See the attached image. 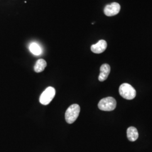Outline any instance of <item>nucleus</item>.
Listing matches in <instances>:
<instances>
[{
	"mask_svg": "<svg viewBox=\"0 0 152 152\" xmlns=\"http://www.w3.org/2000/svg\"><path fill=\"white\" fill-rule=\"evenodd\" d=\"M55 95V90L53 87H48L40 96L39 102L41 104L46 105H48Z\"/></svg>",
	"mask_w": 152,
	"mask_h": 152,
	"instance_id": "nucleus-4",
	"label": "nucleus"
},
{
	"mask_svg": "<svg viewBox=\"0 0 152 152\" xmlns=\"http://www.w3.org/2000/svg\"><path fill=\"white\" fill-rule=\"evenodd\" d=\"M117 106V102L112 97L103 98L98 103V108L103 111H112L114 110Z\"/></svg>",
	"mask_w": 152,
	"mask_h": 152,
	"instance_id": "nucleus-3",
	"label": "nucleus"
},
{
	"mask_svg": "<svg viewBox=\"0 0 152 152\" xmlns=\"http://www.w3.org/2000/svg\"><path fill=\"white\" fill-rule=\"evenodd\" d=\"M120 95L127 100H132L135 98L136 90L131 85L125 83L122 84L119 88Z\"/></svg>",
	"mask_w": 152,
	"mask_h": 152,
	"instance_id": "nucleus-2",
	"label": "nucleus"
},
{
	"mask_svg": "<svg viewBox=\"0 0 152 152\" xmlns=\"http://www.w3.org/2000/svg\"><path fill=\"white\" fill-rule=\"evenodd\" d=\"M29 49L33 54L35 55H39L42 53L41 48L37 43H35V42L31 43L29 45Z\"/></svg>",
	"mask_w": 152,
	"mask_h": 152,
	"instance_id": "nucleus-10",
	"label": "nucleus"
},
{
	"mask_svg": "<svg viewBox=\"0 0 152 152\" xmlns=\"http://www.w3.org/2000/svg\"><path fill=\"white\" fill-rule=\"evenodd\" d=\"M80 113V107L78 104H74L67 109L65 113V121L69 124L76 121Z\"/></svg>",
	"mask_w": 152,
	"mask_h": 152,
	"instance_id": "nucleus-1",
	"label": "nucleus"
},
{
	"mask_svg": "<svg viewBox=\"0 0 152 152\" xmlns=\"http://www.w3.org/2000/svg\"><path fill=\"white\" fill-rule=\"evenodd\" d=\"M121 10V6L118 3L113 2L107 5L104 9V12L105 15L113 16L118 14Z\"/></svg>",
	"mask_w": 152,
	"mask_h": 152,
	"instance_id": "nucleus-5",
	"label": "nucleus"
},
{
	"mask_svg": "<svg viewBox=\"0 0 152 152\" xmlns=\"http://www.w3.org/2000/svg\"><path fill=\"white\" fill-rule=\"evenodd\" d=\"M100 71V73L99 76V80L100 82L104 81L108 77L110 72V66L108 64H104L101 66Z\"/></svg>",
	"mask_w": 152,
	"mask_h": 152,
	"instance_id": "nucleus-7",
	"label": "nucleus"
},
{
	"mask_svg": "<svg viewBox=\"0 0 152 152\" xmlns=\"http://www.w3.org/2000/svg\"><path fill=\"white\" fill-rule=\"evenodd\" d=\"M127 136L131 141H136L139 137V133L135 127H130L127 130Z\"/></svg>",
	"mask_w": 152,
	"mask_h": 152,
	"instance_id": "nucleus-8",
	"label": "nucleus"
},
{
	"mask_svg": "<svg viewBox=\"0 0 152 152\" xmlns=\"http://www.w3.org/2000/svg\"><path fill=\"white\" fill-rule=\"evenodd\" d=\"M107 42L105 40L101 39L99 41H98V42L96 44L92 45L91 47V50L94 53L101 54L103 53L107 49Z\"/></svg>",
	"mask_w": 152,
	"mask_h": 152,
	"instance_id": "nucleus-6",
	"label": "nucleus"
},
{
	"mask_svg": "<svg viewBox=\"0 0 152 152\" xmlns=\"http://www.w3.org/2000/svg\"><path fill=\"white\" fill-rule=\"evenodd\" d=\"M47 66V63L43 59H38L34 66V70L36 73H40L44 71L45 68Z\"/></svg>",
	"mask_w": 152,
	"mask_h": 152,
	"instance_id": "nucleus-9",
	"label": "nucleus"
}]
</instances>
